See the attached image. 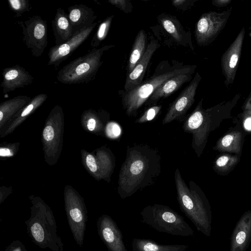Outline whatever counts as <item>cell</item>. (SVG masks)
Masks as SVG:
<instances>
[{"mask_svg": "<svg viewBox=\"0 0 251 251\" xmlns=\"http://www.w3.org/2000/svg\"><path fill=\"white\" fill-rule=\"evenodd\" d=\"M131 247L133 251H186L188 245H161L151 240L134 238Z\"/></svg>", "mask_w": 251, "mask_h": 251, "instance_id": "obj_21", "label": "cell"}, {"mask_svg": "<svg viewBox=\"0 0 251 251\" xmlns=\"http://www.w3.org/2000/svg\"><path fill=\"white\" fill-rule=\"evenodd\" d=\"M31 231L34 239L39 243H42L44 239L43 228L40 224L35 223L31 227Z\"/></svg>", "mask_w": 251, "mask_h": 251, "instance_id": "obj_29", "label": "cell"}, {"mask_svg": "<svg viewBox=\"0 0 251 251\" xmlns=\"http://www.w3.org/2000/svg\"><path fill=\"white\" fill-rule=\"evenodd\" d=\"M240 161V155L223 154L215 160L213 169L221 175H226L230 172Z\"/></svg>", "mask_w": 251, "mask_h": 251, "instance_id": "obj_23", "label": "cell"}, {"mask_svg": "<svg viewBox=\"0 0 251 251\" xmlns=\"http://www.w3.org/2000/svg\"><path fill=\"white\" fill-rule=\"evenodd\" d=\"M96 126V121L94 119H90L87 123V127L90 131L94 129Z\"/></svg>", "mask_w": 251, "mask_h": 251, "instance_id": "obj_37", "label": "cell"}, {"mask_svg": "<svg viewBox=\"0 0 251 251\" xmlns=\"http://www.w3.org/2000/svg\"><path fill=\"white\" fill-rule=\"evenodd\" d=\"M121 132V128L117 123L111 122L106 126V133L109 138H117L120 136Z\"/></svg>", "mask_w": 251, "mask_h": 251, "instance_id": "obj_27", "label": "cell"}, {"mask_svg": "<svg viewBox=\"0 0 251 251\" xmlns=\"http://www.w3.org/2000/svg\"><path fill=\"white\" fill-rule=\"evenodd\" d=\"M242 109L243 112L251 113V93L243 105Z\"/></svg>", "mask_w": 251, "mask_h": 251, "instance_id": "obj_34", "label": "cell"}, {"mask_svg": "<svg viewBox=\"0 0 251 251\" xmlns=\"http://www.w3.org/2000/svg\"><path fill=\"white\" fill-rule=\"evenodd\" d=\"M232 10L230 7L222 12L209 11L201 15L195 29V37L199 46H207L215 40L225 27Z\"/></svg>", "mask_w": 251, "mask_h": 251, "instance_id": "obj_7", "label": "cell"}, {"mask_svg": "<svg viewBox=\"0 0 251 251\" xmlns=\"http://www.w3.org/2000/svg\"><path fill=\"white\" fill-rule=\"evenodd\" d=\"M43 134L46 140L50 141L54 136V130L51 126H47L45 128Z\"/></svg>", "mask_w": 251, "mask_h": 251, "instance_id": "obj_33", "label": "cell"}, {"mask_svg": "<svg viewBox=\"0 0 251 251\" xmlns=\"http://www.w3.org/2000/svg\"><path fill=\"white\" fill-rule=\"evenodd\" d=\"M112 45L94 49L85 55L70 62L58 72V81L65 84L88 83L95 78L102 62L104 51L113 48Z\"/></svg>", "mask_w": 251, "mask_h": 251, "instance_id": "obj_6", "label": "cell"}, {"mask_svg": "<svg viewBox=\"0 0 251 251\" xmlns=\"http://www.w3.org/2000/svg\"><path fill=\"white\" fill-rule=\"evenodd\" d=\"M70 215L72 220L76 223L82 222L83 216L81 211L77 208L72 209L70 211Z\"/></svg>", "mask_w": 251, "mask_h": 251, "instance_id": "obj_31", "label": "cell"}, {"mask_svg": "<svg viewBox=\"0 0 251 251\" xmlns=\"http://www.w3.org/2000/svg\"><path fill=\"white\" fill-rule=\"evenodd\" d=\"M3 117V114L2 111H0V121H1Z\"/></svg>", "mask_w": 251, "mask_h": 251, "instance_id": "obj_38", "label": "cell"}, {"mask_svg": "<svg viewBox=\"0 0 251 251\" xmlns=\"http://www.w3.org/2000/svg\"><path fill=\"white\" fill-rule=\"evenodd\" d=\"M140 216L142 223L159 232L184 237L194 234L183 217L168 206L160 204L147 206Z\"/></svg>", "mask_w": 251, "mask_h": 251, "instance_id": "obj_5", "label": "cell"}, {"mask_svg": "<svg viewBox=\"0 0 251 251\" xmlns=\"http://www.w3.org/2000/svg\"><path fill=\"white\" fill-rule=\"evenodd\" d=\"M114 15L107 17L100 25L98 29L92 39L91 47L96 49L106 37L109 30Z\"/></svg>", "mask_w": 251, "mask_h": 251, "instance_id": "obj_24", "label": "cell"}, {"mask_svg": "<svg viewBox=\"0 0 251 251\" xmlns=\"http://www.w3.org/2000/svg\"><path fill=\"white\" fill-rule=\"evenodd\" d=\"M201 77L197 72L190 83L170 105L162 121L165 125L175 120L183 119L188 110L195 101V97Z\"/></svg>", "mask_w": 251, "mask_h": 251, "instance_id": "obj_9", "label": "cell"}, {"mask_svg": "<svg viewBox=\"0 0 251 251\" xmlns=\"http://www.w3.org/2000/svg\"><path fill=\"white\" fill-rule=\"evenodd\" d=\"M3 80L0 84L3 93L25 87L32 83L33 77L24 68L19 65L6 68L2 73Z\"/></svg>", "mask_w": 251, "mask_h": 251, "instance_id": "obj_15", "label": "cell"}, {"mask_svg": "<svg viewBox=\"0 0 251 251\" xmlns=\"http://www.w3.org/2000/svg\"><path fill=\"white\" fill-rule=\"evenodd\" d=\"M8 2L17 17L21 16L24 12L29 11L30 9L28 0H9Z\"/></svg>", "mask_w": 251, "mask_h": 251, "instance_id": "obj_25", "label": "cell"}, {"mask_svg": "<svg viewBox=\"0 0 251 251\" xmlns=\"http://www.w3.org/2000/svg\"><path fill=\"white\" fill-rule=\"evenodd\" d=\"M99 224L101 237L109 251H128L121 231L111 217L107 215L102 216Z\"/></svg>", "mask_w": 251, "mask_h": 251, "instance_id": "obj_12", "label": "cell"}, {"mask_svg": "<svg viewBox=\"0 0 251 251\" xmlns=\"http://www.w3.org/2000/svg\"><path fill=\"white\" fill-rule=\"evenodd\" d=\"M159 151L143 144L127 147L118 181V193L122 199L154 184L161 173Z\"/></svg>", "mask_w": 251, "mask_h": 251, "instance_id": "obj_1", "label": "cell"}, {"mask_svg": "<svg viewBox=\"0 0 251 251\" xmlns=\"http://www.w3.org/2000/svg\"><path fill=\"white\" fill-rule=\"evenodd\" d=\"M68 12V18L74 34L82 29L92 25L97 17L91 8L82 4L69 7Z\"/></svg>", "mask_w": 251, "mask_h": 251, "instance_id": "obj_17", "label": "cell"}, {"mask_svg": "<svg viewBox=\"0 0 251 251\" xmlns=\"http://www.w3.org/2000/svg\"><path fill=\"white\" fill-rule=\"evenodd\" d=\"M250 33H251V24H250Z\"/></svg>", "mask_w": 251, "mask_h": 251, "instance_id": "obj_39", "label": "cell"}, {"mask_svg": "<svg viewBox=\"0 0 251 251\" xmlns=\"http://www.w3.org/2000/svg\"><path fill=\"white\" fill-rule=\"evenodd\" d=\"M112 5L119 8L126 13H129L132 11V6L128 0H109L108 1Z\"/></svg>", "mask_w": 251, "mask_h": 251, "instance_id": "obj_28", "label": "cell"}, {"mask_svg": "<svg viewBox=\"0 0 251 251\" xmlns=\"http://www.w3.org/2000/svg\"><path fill=\"white\" fill-rule=\"evenodd\" d=\"M196 0H174L172 5L176 8L182 10H186L194 4Z\"/></svg>", "mask_w": 251, "mask_h": 251, "instance_id": "obj_30", "label": "cell"}, {"mask_svg": "<svg viewBox=\"0 0 251 251\" xmlns=\"http://www.w3.org/2000/svg\"><path fill=\"white\" fill-rule=\"evenodd\" d=\"M161 109V105H155L150 107L136 121V123L142 124L152 121L156 117Z\"/></svg>", "mask_w": 251, "mask_h": 251, "instance_id": "obj_26", "label": "cell"}, {"mask_svg": "<svg viewBox=\"0 0 251 251\" xmlns=\"http://www.w3.org/2000/svg\"><path fill=\"white\" fill-rule=\"evenodd\" d=\"M146 34L140 30L135 38L127 67L126 75L129 74L141 59L146 50Z\"/></svg>", "mask_w": 251, "mask_h": 251, "instance_id": "obj_22", "label": "cell"}, {"mask_svg": "<svg viewBox=\"0 0 251 251\" xmlns=\"http://www.w3.org/2000/svg\"><path fill=\"white\" fill-rule=\"evenodd\" d=\"M9 149L7 148H1L0 149V155L1 156H9L12 155Z\"/></svg>", "mask_w": 251, "mask_h": 251, "instance_id": "obj_36", "label": "cell"}, {"mask_svg": "<svg viewBox=\"0 0 251 251\" xmlns=\"http://www.w3.org/2000/svg\"><path fill=\"white\" fill-rule=\"evenodd\" d=\"M174 178L180 210L199 231L209 237L212 229V212L205 195L193 181H189L188 187L178 168L175 172Z\"/></svg>", "mask_w": 251, "mask_h": 251, "instance_id": "obj_3", "label": "cell"}, {"mask_svg": "<svg viewBox=\"0 0 251 251\" xmlns=\"http://www.w3.org/2000/svg\"><path fill=\"white\" fill-rule=\"evenodd\" d=\"M86 164L92 172H95L97 170V165L94 157L91 154H89L86 157Z\"/></svg>", "mask_w": 251, "mask_h": 251, "instance_id": "obj_32", "label": "cell"}, {"mask_svg": "<svg viewBox=\"0 0 251 251\" xmlns=\"http://www.w3.org/2000/svg\"><path fill=\"white\" fill-rule=\"evenodd\" d=\"M97 24L96 22L90 26L77 31L65 43L51 48L49 52L48 65L57 67L87 39Z\"/></svg>", "mask_w": 251, "mask_h": 251, "instance_id": "obj_10", "label": "cell"}, {"mask_svg": "<svg viewBox=\"0 0 251 251\" xmlns=\"http://www.w3.org/2000/svg\"><path fill=\"white\" fill-rule=\"evenodd\" d=\"M251 240V209L246 211L232 232L230 251H246Z\"/></svg>", "mask_w": 251, "mask_h": 251, "instance_id": "obj_14", "label": "cell"}, {"mask_svg": "<svg viewBox=\"0 0 251 251\" xmlns=\"http://www.w3.org/2000/svg\"><path fill=\"white\" fill-rule=\"evenodd\" d=\"M231 0H213L212 4L217 7H223L227 5Z\"/></svg>", "mask_w": 251, "mask_h": 251, "instance_id": "obj_35", "label": "cell"}, {"mask_svg": "<svg viewBox=\"0 0 251 251\" xmlns=\"http://www.w3.org/2000/svg\"><path fill=\"white\" fill-rule=\"evenodd\" d=\"M18 23L22 29L23 40L26 47L33 56H40L48 45L46 22L36 15Z\"/></svg>", "mask_w": 251, "mask_h": 251, "instance_id": "obj_8", "label": "cell"}, {"mask_svg": "<svg viewBox=\"0 0 251 251\" xmlns=\"http://www.w3.org/2000/svg\"><path fill=\"white\" fill-rule=\"evenodd\" d=\"M241 97L237 94L231 99L204 109L203 98L193 112L186 117L182 128L192 135V148L200 157L207 144L211 132L217 128L225 120L232 118L231 112Z\"/></svg>", "mask_w": 251, "mask_h": 251, "instance_id": "obj_2", "label": "cell"}, {"mask_svg": "<svg viewBox=\"0 0 251 251\" xmlns=\"http://www.w3.org/2000/svg\"><path fill=\"white\" fill-rule=\"evenodd\" d=\"M245 136V132L240 126L234 128L219 139L213 149L218 151L233 153L240 156Z\"/></svg>", "mask_w": 251, "mask_h": 251, "instance_id": "obj_16", "label": "cell"}, {"mask_svg": "<svg viewBox=\"0 0 251 251\" xmlns=\"http://www.w3.org/2000/svg\"><path fill=\"white\" fill-rule=\"evenodd\" d=\"M163 67H162V69ZM196 65L174 66L170 69H160L159 74H153L150 79L142 82L129 91L121 90L123 109L128 116L136 115L138 110L148 100L155 90L171 77L180 74L194 73Z\"/></svg>", "mask_w": 251, "mask_h": 251, "instance_id": "obj_4", "label": "cell"}, {"mask_svg": "<svg viewBox=\"0 0 251 251\" xmlns=\"http://www.w3.org/2000/svg\"><path fill=\"white\" fill-rule=\"evenodd\" d=\"M159 46L160 45L156 39H152L150 41L141 59L133 70L126 75L124 91L127 92L132 90L142 83L150 61Z\"/></svg>", "mask_w": 251, "mask_h": 251, "instance_id": "obj_13", "label": "cell"}, {"mask_svg": "<svg viewBox=\"0 0 251 251\" xmlns=\"http://www.w3.org/2000/svg\"><path fill=\"white\" fill-rule=\"evenodd\" d=\"M159 21L165 31L178 44L184 46L188 45L193 49L190 35H188L179 21L174 16L162 14Z\"/></svg>", "mask_w": 251, "mask_h": 251, "instance_id": "obj_19", "label": "cell"}, {"mask_svg": "<svg viewBox=\"0 0 251 251\" xmlns=\"http://www.w3.org/2000/svg\"><path fill=\"white\" fill-rule=\"evenodd\" d=\"M245 33V28L243 27L221 57L222 73L225 77L226 86L232 84L234 80L239 64Z\"/></svg>", "mask_w": 251, "mask_h": 251, "instance_id": "obj_11", "label": "cell"}, {"mask_svg": "<svg viewBox=\"0 0 251 251\" xmlns=\"http://www.w3.org/2000/svg\"><path fill=\"white\" fill-rule=\"evenodd\" d=\"M51 25L56 46L65 43L74 35L68 14L61 8L57 9Z\"/></svg>", "mask_w": 251, "mask_h": 251, "instance_id": "obj_18", "label": "cell"}, {"mask_svg": "<svg viewBox=\"0 0 251 251\" xmlns=\"http://www.w3.org/2000/svg\"><path fill=\"white\" fill-rule=\"evenodd\" d=\"M193 73L175 75L165 81L152 93L148 100L155 102L166 98L178 90L184 83L191 80Z\"/></svg>", "mask_w": 251, "mask_h": 251, "instance_id": "obj_20", "label": "cell"}]
</instances>
